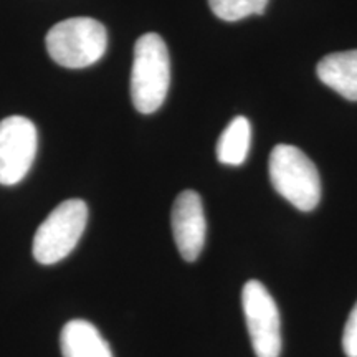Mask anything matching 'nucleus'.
I'll list each match as a JSON object with an SVG mask.
<instances>
[{
	"label": "nucleus",
	"mask_w": 357,
	"mask_h": 357,
	"mask_svg": "<svg viewBox=\"0 0 357 357\" xmlns=\"http://www.w3.org/2000/svg\"><path fill=\"white\" fill-rule=\"evenodd\" d=\"M171 84V60L166 42L158 33H144L134 45L131 71L132 105L139 113L151 114L166 101Z\"/></svg>",
	"instance_id": "f257e3e1"
},
{
	"label": "nucleus",
	"mask_w": 357,
	"mask_h": 357,
	"mask_svg": "<svg viewBox=\"0 0 357 357\" xmlns=\"http://www.w3.org/2000/svg\"><path fill=\"white\" fill-rule=\"evenodd\" d=\"M270 178L275 190L298 211L311 212L321 200V178L314 162L291 144H278L270 154Z\"/></svg>",
	"instance_id": "f03ea898"
},
{
	"label": "nucleus",
	"mask_w": 357,
	"mask_h": 357,
	"mask_svg": "<svg viewBox=\"0 0 357 357\" xmlns=\"http://www.w3.org/2000/svg\"><path fill=\"white\" fill-rule=\"evenodd\" d=\"M108 35L101 22L75 17L53 25L47 33L48 55L65 68H86L105 55Z\"/></svg>",
	"instance_id": "7ed1b4c3"
},
{
	"label": "nucleus",
	"mask_w": 357,
	"mask_h": 357,
	"mask_svg": "<svg viewBox=\"0 0 357 357\" xmlns=\"http://www.w3.org/2000/svg\"><path fill=\"white\" fill-rule=\"evenodd\" d=\"M88 222V207L83 200L61 202L45 218L33 236V257L42 265H53L73 252Z\"/></svg>",
	"instance_id": "20e7f679"
},
{
	"label": "nucleus",
	"mask_w": 357,
	"mask_h": 357,
	"mask_svg": "<svg viewBox=\"0 0 357 357\" xmlns=\"http://www.w3.org/2000/svg\"><path fill=\"white\" fill-rule=\"evenodd\" d=\"M245 321L257 357H280L281 321L276 303L260 281L250 280L242 291Z\"/></svg>",
	"instance_id": "39448f33"
},
{
	"label": "nucleus",
	"mask_w": 357,
	"mask_h": 357,
	"mask_svg": "<svg viewBox=\"0 0 357 357\" xmlns=\"http://www.w3.org/2000/svg\"><path fill=\"white\" fill-rule=\"evenodd\" d=\"M37 128L24 116L0 121V184H19L37 155Z\"/></svg>",
	"instance_id": "423d86ee"
},
{
	"label": "nucleus",
	"mask_w": 357,
	"mask_h": 357,
	"mask_svg": "<svg viewBox=\"0 0 357 357\" xmlns=\"http://www.w3.org/2000/svg\"><path fill=\"white\" fill-rule=\"evenodd\" d=\"M172 234L178 253L185 261H195L202 253L207 236L202 199L195 190H184L177 195L171 213Z\"/></svg>",
	"instance_id": "0eeeda50"
},
{
	"label": "nucleus",
	"mask_w": 357,
	"mask_h": 357,
	"mask_svg": "<svg viewBox=\"0 0 357 357\" xmlns=\"http://www.w3.org/2000/svg\"><path fill=\"white\" fill-rule=\"evenodd\" d=\"M316 73L326 86L346 100L357 101V50L337 52L324 56L316 66Z\"/></svg>",
	"instance_id": "6e6552de"
},
{
	"label": "nucleus",
	"mask_w": 357,
	"mask_h": 357,
	"mask_svg": "<svg viewBox=\"0 0 357 357\" xmlns=\"http://www.w3.org/2000/svg\"><path fill=\"white\" fill-rule=\"evenodd\" d=\"M60 346L63 357H113L105 337L84 319H73L63 326Z\"/></svg>",
	"instance_id": "1a4fd4ad"
},
{
	"label": "nucleus",
	"mask_w": 357,
	"mask_h": 357,
	"mask_svg": "<svg viewBox=\"0 0 357 357\" xmlns=\"http://www.w3.org/2000/svg\"><path fill=\"white\" fill-rule=\"evenodd\" d=\"M252 142V126L245 116H236L223 129L217 142L218 162L227 166H242L247 159Z\"/></svg>",
	"instance_id": "9d476101"
},
{
	"label": "nucleus",
	"mask_w": 357,
	"mask_h": 357,
	"mask_svg": "<svg viewBox=\"0 0 357 357\" xmlns=\"http://www.w3.org/2000/svg\"><path fill=\"white\" fill-rule=\"evenodd\" d=\"M208 6L220 20L238 22L250 15H261L268 0H208Z\"/></svg>",
	"instance_id": "9b49d317"
},
{
	"label": "nucleus",
	"mask_w": 357,
	"mask_h": 357,
	"mask_svg": "<svg viewBox=\"0 0 357 357\" xmlns=\"http://www.w3.org/2000/svg\"><path fill=\"white\" fill-rule=\"evenodd\" d=\"M342 351L347 357H357V301L346 321L342 333Z\"/></svg>",
	"instance_id": "f8f14e48"
}]
</instances>
